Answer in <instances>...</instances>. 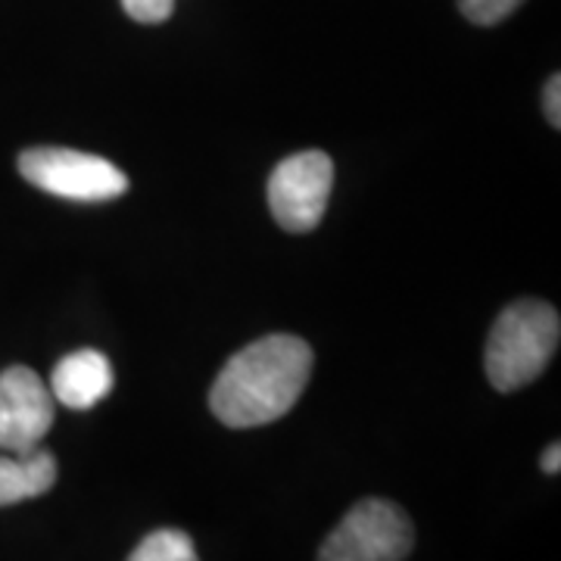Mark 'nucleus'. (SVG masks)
<instances>
[{
  "label": "nucleus",
  "mask_w": 561,
  "mask_h": 561,
  "mask_svg": "<svg viewBox=\"0 0 561 561\" xmlns=\"http://www.w3.org/2000/svg\"><path fill=\"white\" fill-rule=\"evenodd\" d=\"M312 346L294 334H268L243 346L209 390L213 415L228 427H260L284 419L312 378Z\"/></svg>",
  "instance_id": "f257e3e1"
},
{
  "label": "nucleus",
  "mask_w": 561,
  "mask_h": 561,
  "mask_svg": "<svg viewBox=\"0 0 561 561\" xmlns=\"http://www.w3.org/2000/svg\"><path fill=\"white\" fill-rule=\"evenodd\" d=\"M561 319L556 306L542 300L512 302L500 319L493 321L486 341V378L500 390L512 393L534 383L546 371L559 350Z\"/></svg>",
  "instance_id": "f03ea898"
},
{
  "label": "nucleus",
  "mask_w": 561,
  "mask_h": 561,
  "mask_svg": "<svg viewBox=\"0 0 561 561\" xmlns=\"http://www.w3.org/2000/svg\"><path fill=\"white\" fill-rule=\"evenodd\" d=\"M20 172L28 184L76 203H106L128 191V175L103 157L69 147H32L20 153Z\"/></svg>",
  "instance_id": "7ed1b4c3"
},
{
  "label": "nucleus",
  "mask_w": 561,
  "mask_h": 561,
  "mask_svg": "<svg viewBox=\"0 0 561 561\" xmlns=\"http://www.w3.org/2000/svg\"><path fill=\"white\" fill-rule=\"evenodd\" d=\"M415 546V527L397 502L362 500L321 542L319 561H402Z\"/></svg>",
  "instance_id": "20e7f679"
},
{
  "label": "nucleus",
  "mask_w": 561,
  "mask_h": 561,
  "mask_svg": "<svg viewBox=\"0 0 561 561\" xmlns=\"http://www.w3.org/2000/svg\"><path fill=\"white\" fill-rule=\"evenodd\" d=\"M334 162L321 150H302L275 165L268 179V209L284 231H312L331 201Z\"/></svg>",
  "instance_id": "39448f33"
},
{
  "label": "nucleus",
  "mask_w": 561,
  "mask_h": 561,
  "mask_svg": "<svg viewBox=\"0 0 561 561\" xmlns=\"http://www.w3.org/2000/svg\"><path fill=\"white\" fill-rule=\"evenodd\" d=\"M54 393L38 371L13 365L0 375V453H28L54 427Z\"/></svg>",
  "instance_id": "423d86ee"
},
{
  "label": "nucleus",
  "mask_w": 561,
  "mask_h": 561,
  "mask_svg": "<svg viewBox=\"0 0 561 561\" xmlns=\"http://www.w3.org/2000/svg\"><path fill=\"white\" fill-rule=\"evenodd\" d=\"M116 383L113 365L98 350H76L62 356L50 375V393L60 405L69 409H91L110 397Z\"/></svg>",
  "instance_id": "0eeeda50"
},
{
  "label": "nucleus",
  "mask_w": 561,
  "mask_h": 561,
  "mask_svg": "<svg viewBox=\"0 0 561 561\" xmlns=\"http://www.w3.org/2000/svg\"><path fill=\"white\" fill-rule=\"evenodd\" d=\"M57 483V459L47 449L28 453H0V505L44 496Z\"/></svg>",
  "instance_id": "6e6552de"
},
{
  "label": "nucleus",
  "mask_w": 561,
  "mask_h": 561,
  "mask_svg": "<svg viewBox=\"0 0 561 561\" xmlns=\"http://www.w3.org/2000/svg\"><path fill=\"white\" fill-rule=\"evenodd\" d=\"M128 561H201L194 540L179 527H162L135 546Z\"/></svg>",
  "instance_id": "1a4fd4ad"
},
{
  "label": "nucleus",
  "mask_w": 561,
  "mask_h": 561,
  "mask_svg": "<svg viewBox=\"0 0 561 561\" xmlns=\"http://www.w3.org/2000/svg\"><path fill=\"white\" fill-rule=\"evenodd\" d=\"M465 20H471L474 25H496L505 16H512L522 0H459Z\"/></svg>",
  "instance_id": "9d476101"
},
{
  "label": "nucleus",
  "mask_w": 561,
  "mask_h": 561,
  "mask_svg": "<svg viewBox=\"0 0 561 561\" xmlns=\"http://www.w3.org/2000/svg\"><path fill=\"white\" fill-rule=\"evenodd\" d=\"M122 10H125L135 22L157 25V22H165L172 16L175 0H122Z\"/></svg>",
  "instance_id": "9b49d317"
},
{
  "label": "nucleus",
  "mask_w": 561,
  "mask_h": 561,
  "mask_svg": "<svg viewBox=\"0 0 561 561\" xmlns=\"http://www.w3.org/2000/svg\"><path fill=\"white\" fill-rule=\"evenodd\" d=\"M542 110H546V119L559 128L561 125V79L559 76H552V79L546 81V91H542Z\"/></svg>",
  "instance_id": "f8f14e48"
},
{
  "label": "nucleus",
  "mask_w": 561,
  "mask_h": 561,
  "mask_svg": "<svg viewBox=\"0 0 561 561\" xmlns=\"http://www.w3.org/2000/svg\"><path fill=\"white\" fill-rule=\"evenodd\" d=\"M542 471H546V474H559L561 471V446L559 443H552V446H549V449H546V453H542Z\"/></svg>",
  "instance_id": "ddd939ff"
}]
</instances>
